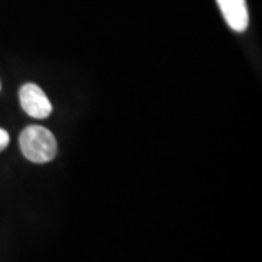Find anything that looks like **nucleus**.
Masks as SVG:
<instances>
[{"mask_svg":"<svg viewBox=\"0 0 262 262\" xmlns=\"http://www.w3.org/2000/svg\"><path fill=\"white\" fill-rule=\"evenodd\" d=\"M0 88H2V84H0Z\"/></svg>","mask_w":262,"mask_h":262,"instance_id":"5","label":"nucleus"},{"mask_svg":"<svg viewBox=\"0 0 262 262\" xmlns=\"http://www.w3.org/2000/svg\"><path fill=\"white\" fill-rule=\"evenodd\" d=\"M22 155L34 163H47L54 159L57 141L53 133L39 125H29L19 136Z\"/></svg>","mask_w":262,"mask_h":262,"instance_id":"1","label":"nucleus"},{"mask_svg":"<svg viewBox=\"0 0 262 262\" xmlns=\"http://www.w3.org/2000/svg\"><path fill=\"white\" fill-rule=\"evenodd\" d=\"M226 22L236 32H244L249 24V15L245 0H217Z\"/></svg>","mask_w":262,"mask_h":262,"instance_id":"3","label":"nucleus"},{"mask_svg":"<svg viewBox=\"0 0 262 262\" xmlns=\"http://www.w3.org/2000/svg\"><path fill=\"white\" fill-rule=\"evenodd\" d=\"M19 101L24 111L28 114L29 117L37 118V120L47 118L53 111V106L47 95L44 94V91L38 84H24L19 91Z\"/></svg>","mask_w":262,"mask_h":262,"instance_id":"2","label":"nucleus"},{"mask_svg":"<svg viewBox=\"0 0 262 262\" xmlns=\"http://www.w3.org/2000/svg\"><path fill=\"white\" fill-rule=\"evenodd\" d=\"M8 144H9V134H8L6 130L0 128V151H3V150L6 149Z\"/></svg>","mask_w":262,"mask_h":262,"instance_id":"4","label":"nucleus"}]
</instances>
